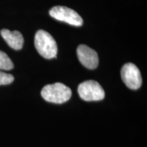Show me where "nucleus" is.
<instances>
[{
  "label": "nucleus",
  "instance_id": "nucleus-1",
  "mask_svg": "<svg viewBox=\"0 0 147 147\" xmlns=\"http://www.w3.org/2000/svg\"><path fill=\"white\" fill-rule=\"evenodd\" d=\"M34 45L39 54L47 59L56 57L57 45L53 36L45 30H38L35 35Z\"/></svg>",
  "mask_w": 147,
  "mask_h": 147
},
{
  "label": "nucleus",
  "instance_id": "nucleus-2",
  "mask_svg": "<svg viewBox=\"0 0 147 147\" xmlns=\"http://www.w3.org/2000/svg\"><path fill=\"white\" fill-rule=\"evenodd\" d=\"M41 95L49 102L63 104L70 99L71 91L64 84L57 82L46 85L42 90Z\"/></svg>",
  "mask_w": 147,
  "mask_h": 147
},
{
  "label": "nucleus",
  "instance_id": "nucleus-3",
  "mask_svg": "<svg viewBox=\"0 0 147 147\" xmlns=\"http://www.w3.org/2000/svg\"><path fill=\"white\" fill-rule=\"evenodd\" d=\"M78 94L82 100L87 102L102 100L105 97V92L102 86L95 80H87L79 84Z\"/></svg>",
  "mask_w": 147,
  "mask_h": 147
},
{
  "label": "nucleus",
  "instance_id": "nucleus-4",
  "mask_svg": "<svg viewBox=\"0 0 147 147\" xmlns=\"http://www.w3.org/2000/svg\"><path fill=\"white\" fill-rule=\"evenodd\" d=\"M51 16L58 21L65 22L74 26L80 27L83 24V20L76 11L65 6L53 7L49 11Z\"/></svg>",
  "mask_w": 147,
  "mask_h": 147
},
{
  "label": "nucleus",
  "instance_id": "nucleus-5",
  "mask_svg": "<svg viewBox=\"0 0 147 147\" xmlns=\"http://www.w3.org/2000/svg\"><path fill=\"white\" fill-rule=\"evenodd\" d=\"M121 74L123 81L129 89L136 90L142 85V80L140 71L134 63L125 64L121 69Z\"/></svg>",
  "mask_w": 147,
  "mask_h": 147
},
{
  "label": "nucleus",
  "instance_id": "nucleus-6",
  "mask_svg": "<svg viewBox=\"0 0 147 147\" xmlns=\"http://www.w3.org/2000/svg\"><path fill=\"white\" fill-rule=\"evenodd\" d=\"M76 53L79 61L87 69H94L97 67L99 63L98 55L93 49L87 45H81L78 46Z\"/></svg>",
  "mask_w": 147,
  "mask_h": 147
},
{
  "label": "nucleus",
  "instance_id": "nucleus-7",
  "mask_svg": "<svg viewBox=\"0 0 147 147\" xmlns=\"http://www.w3.org/2000/svg\"><path fill=\"white\" fill-rule=\"evenodd\" d=\"M0 33L9 47L14 50H20L22 49L24 43V38L23 35L18 31L10 32L8 29H3Z\"/></svg>",
  "mask_w": 147,
  "mask_h": 147
},
{
  "label": "nucleus",
  "instance_id": "nucleus-8",
  "mask_svg": "<svg viewBox=\"0 0 147 147\" xmlns=\"http://www.w3.org/2000/svg\"><path fill=\"white\" fill-rule=\"evenodd\" d=\"M13 67L14 64L10 57L4 52L0 51V69L10 70Z\"/></svg>",
  "mask_w": 147,
  "mask_h": 147
},
{
  "label": "nucleus",
  "instance_id": "nucleus-9",
  "mask_svg": "<svg viewBox=\"0 0 147 147\" xmlns=\"http://www.w3.org/2000/svg\"><path fill=\"white\" fill-rule=\"evenodd\" d=\"M14 76L10 74L0 71V85H5L12 83L14 81Z\"/></svg>",
  "mask_w": 147,
  "mask_h": 147
}]
</instances>
